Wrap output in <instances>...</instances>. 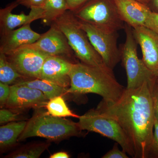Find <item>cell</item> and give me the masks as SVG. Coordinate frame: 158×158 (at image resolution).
I'll list each match as a JSON object with an SVG mask.
<instances>
[{"label": "cell", "instance_id": "6da1fadb", "mask_svg": "<svg viewBox=\"0 0 158 158\" xmlns=\"http://www.w3.org/2000/svg\"><path fill=\"white\" fill-rule=\"evenodd\" d=\"M135 89L126 88L117 101L102 100L97 110L118 123L131 141L135 158H148L153 135L155 116L150 84Z\"/></svg>", "mask_w": 158, "mask_h": 158}, {"label": "cell", "instance_id": "7a4b0ae2", "mask_svg": "<svg viewBox=\"0 0 158 158\" xmlns=\"http://www.w3.org/2000/svg\"><path fill=\"white\" fill-rule=\"evenodd\" d=\"M69 77L70 85L67 93L95 94L106 102L117 101L126 88L117 81L113 69L106 65L92 66L76 62L73 65Z\"/></svg>", "mask_w": 158, "mask_h": 158}, {"label": "cell", "instance_id": "3957f363", "mask_svg": "<svg viewBox=\"0 0 158 158\" xmlns=\"http://www.w3.org/2000/svg\"><path fill=\"white\" fill-rule=\"evenodd\" d=\"M81 131L77 123L55 117L41 108H37L27 122L18 141L34 137L45 138L50 141H62L73 136H80Z\"/></svg>", "mask_w": 158, "mask_h": 158}, {"label": "cell", "instance_id": "277c9868", "mask_svg": "<svg viewBox=\"0 0 158 158\" xmlns=\"http://www.w3.org/2000/svg\"><path fill=\"white\" fill-rule=\"evenodd\" d=\"M53 23L65 34L75 56L81 62L92 66L105 65L72 11L67 10Z\"/></svg>", "mask_w": 158, "mask_h": 158}, {"label": "cell", "instance_id": "5b68a950", "mask_svg": "<svg viewBox=\"0 0 158 158\" xmlns=\"http://www.w3.org/2000/svg\"><path fill=\"white\" fill-rule=\"evenodd\" d=\"M79 20L107 32L124 29L125 23L118 13L115 0H88L75 11Z\"/></svg>", "mask_w": 158, "mask_h": 158}, {"label": "cell", "instance_id": "8992f818", "mask_svg": "<svg viewBox=\"0 0 158 158\" xmlns=\"http://www.w3.org/2000/svg\"><path fill=\"white\" fill-rule=\"evenodd\" d=\"M125 41L119 48L121 61L126 72L128 89L139 88L144 82H152L156 77L147 68L142 59L138 58L137 53L138 43L133 28L125 23Z\"/></svg>", "mask_w": 158, "mask_h": 158}, {"label": "cell", "instance_id": "52a82bcc", "mask_svg": "<svg viewBox=\"0 0 158 158\" xmlns=\"http://www.w3.org/2000/svg\"><path fill=\"white\" fill-rule=\"evenodd\" d=\"M82 131L98 133L118 143L123 150L135 158L132 144L124 130L113 118L97 109H91L80 116L77 123Z\"/></svg>", "mask_w": 158, "mask_h": 158}, {"label": "cell", "instance_id": "ba28073f", "mask_svg": "<svg viewBox=\"0 0 158 158\" xmlns=\"http://www.w3.org/2000/svg\"><path fill=\"white\" fill-rule=\"evenodd\" d=\"M78 20L104 63L113 70L121 61L120 51L117 46L118 32L104 31L90 24Z\"/></svg>", "mask_w": 158, "mask_h": 158}, {"label": "cell", "instance_id": "9c48e42d", "mask_svg": "<svg viewBox=\"0 0 158 158\" xmlns=\"http://www.w3.org/2000/svg\"><path fill=\"white\" fill-rule=\"evenodd\" d=\"M5 55L18 72L27 79H40L44 63L49 56L26 46Z\"/></svg>", "mask_w": 158, "mask_h": 158}, {"label": "cell", "instance_id": "30bf717a", "mask_svg": "<svg viewBox=\"0 0 158 158\" xmlns=\"http://www.w3.org/2000/svg\"><path fill=\"white\" fill-rule=\"evenodd\" d=\"M39 39L32 44L24 46L42 52L49 56H58L68 59L76 57L65 34L54 23Z\"/></svg>", "mask_w": 158, "mask_h": 158}, {"label": "cell", "instance_id": "8fae6325", "mask_svg": "<svg viewBox=\"0 0 158 158\" xmlns=\"http://www.w3.org/2000/svg\"><path fill=\"white\" fill-rule=\"evenodd\" d=\"M48 100L42 91L27 86L14 84L10 86V94L6 106L15 110L45 106Z\"/></svg>", "mask_w": 158, "mask_h": 158}, {"label": "cell", "instance_id": "7c38bea8", "mask_svg": "<svg viewBox=\"0 0 158 158\" xmlns=\"http://www.w3.org/2000/svg\"><path fill=\"white\" fill-rule=\"evenodd\" d=\"M136 41L141 47L144 64L156 77L158 75V34L144 26L133 28Z\"/></svg>", "mask_w": 158, "mask_h": 158}, {"label": "cell", "instance_id": "4fadbf2b", "mask_svg": "<svg viewBox=\"0 0 158 158\" xmlns=\"http://www.w3.org/2000/svg\"><path fill=\"white\" fill-rule=\"evenodd\" d=\"M74 63L64 57L48 56L44 63L40 79L67 88L70 86L69 73Z\"/></svg>", "mask_w": 158, "mask_h": 158}, {"label": "cell", "instance_id": "5bb4252c", "mask_svg": "<svg viewBox=\"0 0 158 158\" xmlns=\"http://www.w3.org/2000/svg\"><path fill=\"white\" fill-rule=\"evenodd\" d=\"M18 6L15 1L0 10L1 36L8 34L17 27L31 24L36 20L42 19L44 17L43 8H31L28 15H26L23 11L20 14L11 13L13 9Z\"/></svg>", "mask_w": 158, "mask_h": 158}, {"label": "cell", "instance_id": "9a60e30c", "mask_svg": "<svg viewBox=\"0 0 158 158\" xmlns=\"http://www.w3.org/2000/svg\"><path fill=\"white\" fill-rule=\"evenodd\" d=\"M119 15L125 23L132 28L145 26L152 10L148 5L137 0H115Z\"/></svg>", "mask_w": 158, "mask_h": 158}, {"label": "cell", "instance_id": "2e32d148", "mask_svg": "<svg viewBox=\"0 0 158 158\" xmlns=\"http://www.w3.org/2000/svg\"><path fill=\"white\" fill-rule=\"evenodd\" d=\"M41 34L33 31L31 24L21 26L19 28L1 36L0 53L6 54L24 46L37 41Z\"/></svg>", "mask_w": 158, "mask_h": 158}, {"label": "cell", "instance_id": "e0dca14e", "mask_svg": "<svg viewBox=\"0 0 158 158\" xmlns=\"http://www.w3.org/2000/svg\"><path fill=\"white\" fill-rule=\"evenodd\" d=\"M15 84L24 85L30 88L39 90L42 91L48 100L55 97L65 95L66 94H68V88H63L52 82L42 79H23L19 81Z\"/></svg>", "mask_w": 158, "mask_h": 158}, {"label": "cell", "instance_id": "ac0fdd59", "mask_svg": "<svg viewBox=\"0 0 158 158\" xmlns=\"http://www.w3.org/2000/svg\"><path fill=\"white\" fill-rule=\"evenodd\" d=\"M27 122H12L0 127V147L4 150L16 144L19 136L23 131Z\"/></svg>", "mask_w": 158, "mask_h": 158}, {"label": "cell", "instance_id": "d6986e66", "mask_svg": "<svg viewBox=\"0 0 158 158\" xmlns=\"http://www.w3.org/2000/svg\"><path fill=\"white\" fill-rule=\"evenodd\" d=\"M44 10V17L42 19L43 23L46 25L50 26L69 9L65 0H46Z\"/></svg>", "mask_w": 158, "mask_h": 158}, {"label": "cell", "instance_id": "ffe728a7", "mask_svg": "<svg viewBox=\"0 0 158 158\" xmlns=\"http://www.w3.org/2000/svg\"><path fill=\"white\" fill-rule=\"evenodd\" d=\"M25 79L27 78L18 72L6 55L0 53V82L9 85Z\"/></svg>", "mask_w": 158, "mask_h": 158}, {"label": "cell", "instance_id": "44dd1931", "mask_svg": "<svg viewBox=\"0 0 158 158\" xmlns=\"http://www.w3.org/2000/svg\"><path fill=\"white\" fill-rule=\"evenodd\" d=\"M45 107L49 114L55 117H73L79 118L80 116L74 113L69 108L62 95L55 97L49 100Z\"/></svg>", "mask_w": 158, "mask_h": 158}, {"label": "cell", "instance_id": "7402d4cb", "mask_svg": "<svg viewBox=\"0 0 158 158\" xmlns=\"http://www.w3.org/2000/svg\"><path fill=\"white\" fill-rule=\"evenodd\" d=\"M50 143H35L20 148L6 157L11 158H38L48 148Z\"/></svg>", "mask_w": 158, "mask_h": 158}, {"label": "cell", "instance_id": "603a6c76", "mask_svg": "<svg viewBox=\"0 0 158 158\" xmlns=\"http://www.w3.org/2000/svg\"><path fill=\"white\" fill-rule=\"evenodd\" d=\"M148 158H158V121L155 118L153 135L148 150Z\"/></svg>", "mask_w": 158, "mask_h": 158}, {"label": "cell", "instance_id": "cb8c5ba5", "mask_svg": "<svg viewBox=\"0 0 158 158\" xmlns=\"http://www.w3.org/2000/svg\"><path fill=\"white\" fill-rule=\"evenodd\" d=\"M19 114L15 113L12 111L7 109H2L0 110V123L1 124L16 121L23 120Z\"/></svg>", "mask_w": 158, "mask_h": 158}, {"label": "cell", "instance_id": "d4e9b609", "mask_svg": "<svg viewBox=\"0 0 158 158\" xmlns=\"http://www.w3.org/2000/svg\"><path fill=\"white\" fill-rule=\"evenodd\" d=\"M150 89L155 118L158 121V81L157 77L151 83Z\"/></svg>", "mask_w": 158, "mask_h": 158}, {"label": "cell", "instance_id": "484cf974", "mask_svg": "<svg viewBox=\"0 0 158 158\" xmlns=\"http://www.w3.org/2000/svg\"><path fill=\"white\" fill-rule=\"evenodd\" d=\"M118 143H115L112 149L104 155L102 158H128L127 153L123 150L120 151L118 149Z\"/></svg>", "mask_w": 158, "mask_h": 158}, {"label": "cell", "instance_id": "4316f807", "mask_svg": "<svg viewBox=\"0 0 158 158\" xmlns=\"http://www.w3.org/2000/svg\"><path fill=\"white\" fill-rule=\"evenodd\" d=\"M19 5L27 8H43L45 6L46 0H15Z\"/></svg>", "mask_w": 158, "mask_h": 158}, {"label": "cell", "instance_id": "83f0119b", "mask_svg": "<svg viewBox=\"0 0 158 158\" xmlns=\"http://www.w3.org/2000/svg\"><path fill=\"white\" fill-rule=\"evenodd\" d=\"M10 94V86L0 82V106L1 108L6 106Z\"/></svg>", "mask_w": 158, "mask_h": 158}, {"label": "cell", "instance_id": "f1b7e54d", "mask_svg": "<svg viewBox=\"0 0 158 158\" xmlns=\"http://www.w3.org/2000/svg\"><path fill=\"white\" fill-rule=\"evenodd\" d=\"M144 27L158 34V13L152 11L150 14Z\"/></svg>", "mask_w": 158, "mask_h": 158}, {"label": "cell", "instance_id": "f546056e", "mask_svg": "<svg viewBox=\"0 0 158 158\" xmlns=\"http://www.w3.org/2000/svg\"><path fill=\"white\" fill-rule=\"evenodd\" d=\"M67 2L69 9L70 11H74L83 6L88 0H65Z\"/></svg>", "mask_w": 158, "mask_h": 158}, {"label": "cell", "instance_id": "4dcf8cb0", "mask_svg": "<svg viewBox=\"0 0 158 158\" xmlns=\"http://www.w3.org/2000/svg\"><path fill=\"white\" fill-rule=\"evenodd\" d=\"M50 158H69V156L67 152H59L52 155L50 157Z\"/></svg>", "mask_w": 158, "mask_h": 158}, {"label": "cell", "instance_id": "1f68e13d", "mask_svg": "<svg viewBox=\"0 0 158 158\" xmlns=\"http://www.w3.org/2000/svg\"><path fill=\"white\" fill-rule=\"evenodd\" d=\"M148 5L153 11L158 13V0H150Z\"/></svg>", "mask_w": 158, "mask_h": 158}, {"label": "cell", "instance_id": "d6a6232c", "mask_svg": "<svg viewBox=\"0 0 158 158\" xmlns=\"http://www.w3.org/2000/svg\"><path fill=\"white\" fill-rule=\"evenodd\" d=\"M137 1H139V2L146 4V5H148V4H149L150 0H137Z\"/></svg>", "mask_w": 158, "mask_h": 158}, {"label": "cell", "instance_id": "836d02e7", "mask_svg": "<svg viewBox=\"0 0 158 158\" xmlns=\"http://www.w3.org/2000/svg\"><path fill=\"white\" fill-rule=\"evenodd\" d=\"M156 77H157V80L158 81V75Z\"/></svg>", "mask_w": 158, "mask_h": 158}]
</instances>
